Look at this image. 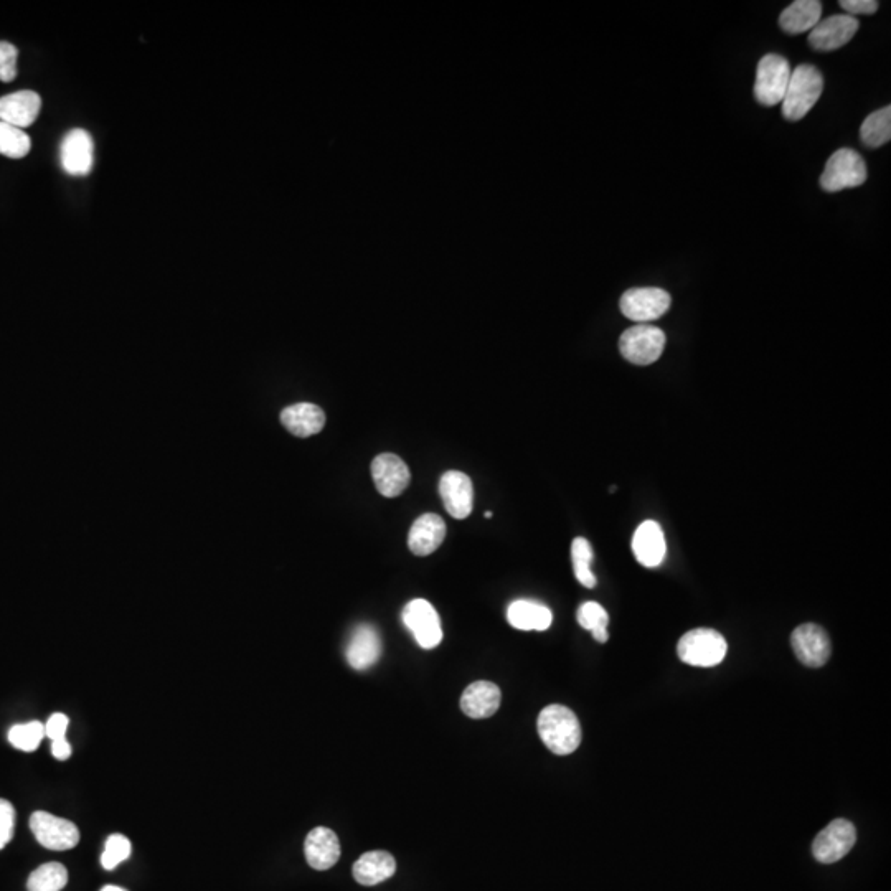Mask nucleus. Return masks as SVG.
<instances>
[{
    "label": "nucleus",
    "instance_id": "nucleus-34",
    "mask_svg": "<svg viewBox=\"0 0 891 891\" xmlns=\"http://www.w3.org/2000/svg\"><path fill=\"white\" fill-rule=\"evenodd\" d=\"M15 809L9 801L0 799V850L14 837Z\"/></svg>",
    "mask_w": 891,
    "mask_h": 891
},
{
    "label": "nucleus",
    "instance_id": "nucleus-24",
    "mask_svg": "<svg viewBox=\"0 0 891 891\" xmlns=\"http://www.w3.org/2000/svg\"><path fill=\"white\" fill-rule=\"evenodd\" d=\"M507 621L519 631H547L552 626L553 614L545 604L517 599L507 609Z\"/></svg>",
    "mask_w": 891,
    "mask_h": 891
},
{
    "label": "nucleus",
    "instance_id": "nucleus-2",
    "mask_svg": "<svg viewBox=\"0 0 891 891\" xmlns=\"http://www.w3.org/2000/svg\"><path fill=\"white\" fill-rule=\"evenodd\" d=\"M824 78L816 66L799 65L791 73L788 90L783 99L784 118L799 121L804 118L821 98Z\"/></svg>",
    "mask_w": 891,
    "mask_h": 891
},
{
    "label": "nucleus",
    "instance_id": "nucleus-38",
    "mask_svg": "<svg viewBox=\"0 0 891 891\" xmlns=\"http://www.w3.org/2000/svg\"><path fill=\"white\" fill-rule=\"evenodd\" d=\"M101 891H128L124 890V888L116 887V885H106V887L101 888Z\"/></svg>",
    "mask_w": 891,
    "mask_h": 891
},
{
    "label": "nucleus",
    "instance_id": "nucleus-6",
    "mask_svg": "<svg viewBox=\"0 0 891 891\" xmlns=\"http://www.w3.org/2000/svg\"><path fill=\"white\" fill-rule=\"evenodd\" d=\"M791 65L788 60L774 53L764 55L758 63L755 96L764 106L783 103L784 95L791 80Z\"/></svg>",
    "mask_w": 891,
    "mask_h": 891
},
{
    "label": "nucleus",
    "instance_id": "nucleus-23",
    "mask_svg": "<svg viewBox=\"0 0 891 891\" xmlns=\"http://www.w3.org/2000/svg\"><path fill=\"white\" fill-rule=\"evenodd\" d=\"M396 872V862L392 854L385 850H373L367 852L354 863L352 873L354 878L363 887H375L387 882Z\"/></svg>",
    "mask_w": 891,
    "mask_h": 891
},
{
    "label": "nucleus",
    "instance_id": "nucleus-16",
    "mask_svg": "<svg viewBox=\"0 0 891 891\" xmlns=\"http://www.w3.org/2000/svg\"><path fill=\"white\" fill-rule=\"evenodd\" d=\"M632 553L646 568H656L664 561L667 553L664 530L654 520H646L637 527L632 537Z\"/></svg>",
    "mask_w": 891,
    "mask_h": 891
},
{
    "label": "nucleus",
    "instance_id": "nucleus-19",
    "mask_svg": "<svg viewBox=\"0 0 891 891\" xmlns=\"http://www.w3.org/2000/svg\"><path fill=\"white\" fill-rule=\"evenodd\" d=\"M306 860L314 870L324 872L334 867L340 858L339 837L334 830L327 827H316L307 834L304 842Z\"/></svg>",
    "mask_w": 891,
    "mask_h": 891
},
{
    "label": "nucleus",
    "instance_id": "nucleus-12",
    "mask_svg": "<svg viewBox=\"0 0 891 891\" xmlns=\"http://www.w3.org/2000/svg\"><path fill=\"white\" fill-rule=\"evenodd\" d=\"M60 161L68 175L85 177L90 174L95 164V144L90 132L85 129L68 132L60 147Z\"/></svg>",
    "mask_w": 891,
    "mask_h": 891
},
{
    "label": "nucleus",
    "instance_id": "nucleus-28",
    "mask_svg": "<svg viewBox=\"0 0 891 891\" xmlns=\"http://www.w3.org/2000/svg\"><path fill=\"white\" fill-rule=\"evenodd\" d=\"M576 619H578V624H580L583 629H586V631H590L591 634H593L594 639H596L599 644L608 642L609 614L601 604L594 603V601H588V603L581 604L578 613H576Z\"/></svg>",
    "mask_w": 891,
    "mask_h": 891
},
{
    "label": "nucleus",
    "instance_id": "nucleus-10",
    "mask_svg": "<svg viewBox=\"0 0 891 891\" xmlns=\"http://www.w3.org/2000/svg\"><path fill=\"white\" fill-rule=\"evenodd\" d=\"M403 623L423 649H434L443 641L441 619L426 599H413L403 609Z\"/></svg>",
    "mask_w": 891,
    "mask_h": 891
},
{
    "label": "nucleus",
    "instance_id": "nucleus-3",
    "mask_svg": "<svg viewBox=\"0 0 891 891\" xmlns=\"http://www.w3.org/2000/svg\"><path fill=\"white\" fill-rule=\"evenodd\" d=\"M728 652L725 637L715 629H693L682 636L677 646L680 660L693 667H715L722 664Z\"/></svg>",
    "mask_w": 891,
    "mask_h": 891
},
{
    "label": "nucleus",
    "instance_id": "nucleus-13",
    "mask_svg": "<svg viewBox=\"0 0 891 891\" xmlns=\"http://www.w3.org/2000/svg\"><path fill=\"white\" fill-rule=\"evenodd\" d=\"M858 20L850 15H832L809 33V45L817 52H832L845 47L858 32Z\"/></svg>",
    "mask_w": 891,
    "mask_h": 891
},
{
    "label": "nucleus",
    "instance_id": "nucleus-33",
    "mask_svg": "<svg viewBox=\"0 0 891 891\" xmlns=\"http://www.w3.org/2000/svg\"><path fill=\"white\" fill-rule=\"evenodd\" d=\"M19 50L12 43L0 42V81L10 83L17 76Z\"/></svg>",
    "mask_w": 891,
    "mask_h": 891
},
{
    "label": "nucleus",
    "instance_id": "nucleus-11",
    "mask_svg": "<svg viewBox=\"0 0 891 891\" xmlns=\"http://www.w3.org/2000/svg\"><path fill=\"white\" fill-rule=\"evenodd\" d=\"M791 646L797 659L811 669H819L827 664L832 654L829 634L824 627L812 623L801 624L794 629Z\"/></svg>",
    "mask_w": 891,
    "mask_h": 891
},
{
    "label": "nucleus",
    "instance_id": "nucleus-9",
    "mask_svg": "<svg viewBox=\"0 0 891 891\" xmlns=\"http://www.w3.org/2000/svg\"><path fill=\"white\" fill-rule=\"evenodd\" d=\"M857 842V830L855 825L845 819H835L824 830H821L812 844V854L817 862H839L850 850L854 849Z\"/></svg>",
    "mask_w": 891,
    "mask_h": 891
},
{
    "label": "nucleus",
    "instance_id": "nucleus-4",
    "mask_svg": "<svg viewBox=\"0 0 891 891\" xmlns=\"http://www.w3.org/2000/svg\"><path fill=\"white\" fill-rule=\"evenodd\" d=\"M867 180V164L863 157L852 149H839L829 157L821 175V187L825 192H840L855 189Z\"/></svg>",
    "mask_w": 891,
    "mask_h": 891
},
{
    "label": "nucleus",
    "instance_id": "nucleus-18",
    "mask_svg": "<svg viewBox=\"0 0 891 891\" xmlns=\"http://www.w3.org/2000/svg\"><path fill=\"white\" fill-rule=\"evenodd\" d=\"M345 656L350 667H354L355 670H367L377 664V660L382 656V641L377 629L372 624H360L355 627Z\"/></svg>",
    "mask_w": 891,
    "mask_h": 891
},
{
    "label": "nucleus",
    "instance_id": "nucleus-7",
    "mask_svg": "<svg viewBox=\"0 0 891 891\" xmlns=\"http://www.w3.org/2000/svg\"><path fill=\"white\" fill-rule=\"evenodd\" d=\"M670 294L660 288L629 289L621 296L619 307L627 319L637 324L657 321L669 311Z\"/></svg>",
    "mask_w": 891,
    "mask_h": 891
},
{
    "label": "nucleus",
    "instance_id": "nucleus-25",
    "mask_svg": "<svg viewBox=\"0 0 891 891\" xmlns=\"http://www.w3.org/2000/svg\"><path fill=\"white\" fill-rule=\"evenodd\" d=\"M822 17V2L819 0H796L779 15V27L789 35L811 32Z\"/></svg>",
    "mask_w": 891,
    "mask_h": 891
},
{
    "label": "nucleus",
    "instance_id": "nucleus-32",
    "mask_svg": "<svg viewBox=\"0 0 891 891\" xmlns=\"http://www.w3.org/2000/svg\"><path fill=\"white\" fill-rule=\"evenodd\" d=\"M131 855V842L128 837L123 834L109 835L106 844H104L103 855H101V865L104 870H114L121 863L128 860Z\"/></svg>",
    "mask_w": 891,
    "mask_h": 891
},
{
    "label": "nucleus",
    "instance_id": "nucleus-27",
    "mask_svg": "<svg viewBox=\"0 0 891 891\" xmlns=\"http://www.w3.org/2000/svg\"><path fill=\"white\" fill-rule=\"evenodd\" d=\"M68 883V870L58 862L45 863L30 873L29 891H62Z\"/></svg>",
    "mask_w": 891,
    "mask_h": 891
},
{
    "label": "nucleus",
    "instance_id": "nucleus-15",
    "mask_svg": "<svg viewBox=\"0 0 891 891\" xmlns=\"http://www.w3.org/2000/svg\"><path fill=\"white\" fill-rule=\"evenodd\" d=\"M372 477L377 491L388 499L398 497L410 486V469L396 454H380L373 459Z\"/></svg>",
    "mask_w": 891,
    "mask_h": 891
},
{
    "label": "nucleus",
    "instance_id": "nucleus-29",
    "mask_svg": "<svg viewBox=\"0 0 891 891\" xmlns=\"http://www.w3.org/2000/svg\"><path fill=\"white\" fill-rule=\"evenodd\" d=\"M571 561H573L576 580L580 581L585 588H594L598 581L591 571L593 548L586 538L578 537L571 543Z\"/></svg>",
    "mask_w": 891,
    "mask_h": 891
},
{
    "label": "nucleus",
    "instance_id": "nucleus-37",
    "mask_svg": "<svg viewBox=\"0 0 891 891\" xmlns=\"http://www.w3.org/2000/svg\"><path fill=\"white\" fill-rule=\"evenodd\" d=\"M71 753V745L66 741V738H60V740L52 741V755L55 758L60 759V761H66V759L70 758Z\"/></svg>",
    "mask_w": 891,
    "mask_h": 891
},
{
    "label": "nucleus",
    "instance_id": "nucleus-30",
    "mask_svg": "<svg viewBox=\"0 0 891 891\" xmlns=\"http://www.w3.org/2000/svg\"><path fill=\"white\" fill-rule=\"evenodd\" d=\"M30 147L32 142L24 129L14 128L0 121V156L22 159L29 154Z\"/></svg>",
    "mask_w": 891,
    "mask_h": 891
},
{
    "label": "nucleus",
    "instance_id": "nucleus-22",
    "mask_svg": "<svg viewBox=\"0 0 891 891\" xmlns=\"http://www.w3.org/2000/svg\"><path fill=\"white\" fill-rule=\"evenodd\" d=\"M281 423L289 433L297 438H309L321 433L326 425V415L317 405L312 403H297V405L284 408L281 413Z\"/></svg>",
    "mask_w": 891,
    "mask_h": 891
},
{
    "label": "nucleus",
    "instance_id": "nucleus-26",
    "mask_svg": "<svg viewBox=\"0 0 891 891\" xmlns=\"http://www.w3.org/2000/svg\"><path fill=\"white\" fill-rule=\"evenodd\" d=\"M860 137L867 147L877 149L891 139V106L878 109L863 121Z\"/></svg>",
    "mask_w": 891,
    "mask_h": 891
},
{
    "label": "nucleus",
    "instance_id": "nucleus-35",
    "mask_svg": "<svg viewBox=\"0 0 891 891\" xmlns=\"http://www.w3.org/2000/svg\"><path fill=\"white\" fill-rule=\"evenodd\" d=\"M839 5L850 17H855V15H872L880 7L877 0H840Z\"/></svg>",
    "mask_w": 891,
    "mask_h": 891
},
{
    "label": "nucleus",
    "instance_id": "nucleus-14",
    "mask_svg": "<svg viewBox=\"0 0 891 891\" xmlns=\"http://www.w3.org/2000/svg\"><path fill=\"white\" fill-rule=\"evenodd\" d=\"M439 495L444 507L454 519H467L474 507V487L471 477L461 471L444 472L439 481Z\"/></svg>",
    "mask_w": 891,
    "mask_h": 891
},
{
    "label": "nucleus",
    "instance_id": "nucleus-36",
    "mask_svg": "<svg viewBox=\"0 0 891 891\" xmlns=\"http://www.w3.org/2000/svg\"><path fill=\"white\" fill-rule=\"evenodd\" d=\"M43 725H45V736L47 738H50L52 741L60 740V738H65L70 720L63 713H53L52 717L48 718V722L43 723Z\"/></svg>",
    "mask_w": 891,
    "mask_h": 891
},
{
    "label": "nucleus",
    "instance_id": "nucleus-5",
    "mask_svg": "<svg viewBox=\"0 0 891 891\" xmlns=\"http://www.w3.org/2000/svg\"><path fill=\"white\" fill-rule=\"evenodd\" d=\"M664 330L649 324H637L627 329L619 339V352L634 365H651L664 352Z\"/></svg>",
    "mask_w": 891,
    "mask_h": 891
},
{
    "label": "nucleus",
    "instance_id": "nucleus-21",
    "mask_svg": "<svg viewBox=\"0 0 891 891\" xmlns=\"http://www.w3.org/2000/svg\"><path fill=\"white\" fill-rule=\"evenodd\" d=\"M500 702H502V692H500L499 685L481 680V682H474L464 690L461 697V708L467 717L482 720V718L492 717L499 710Z\"/></svg>",
    "mask_w": 891,
    "mask_h": 891
},
{
    "label": "nucleus",
    "instance_id": "nucleus-8",
    "mask_svg": "<svg viewBox=\"0 0 891 891\" xmlns=\"http://www.w3.org/2000/svg\"><path fill=\"white\" fill-rule=\"evenodd\" d=\"M32 829L38 844L48 850H70L80 842V830L71 821L53 816L48 812H33L30 817Z\"/></svg>",
    "mask_w": 891,
    "mask_h": 891
},
{
    "label": "nucleus",
    "instance_id": "nucleus-17",
    "mask_svg": "<svg viewBox=\"0 0 891 891\" xmlns=\"http://www.w3.org/2000/svg\"><path fill=\"white\" fill-rule=\"evenodd\" d=\"M42 99L35 91H17L0 98V121L14 128L24 129L37 121Z\"/></svg>",
    "mask_w": 891,
    "mask_h": 891
},
{
    "label": "nucleus",
    "instance_id": "nucleus-20",
    "mask_svg": "<svg viewBox=\"0 0 891 891\" xmlns=\"http://www.w3.org/2000/svg\"><path fill=\"white\" fill-rule=\"evenodd\" d=\"M446 532H448L446 524L439 515H421L420 519H416L415 524L411 525L408 547L418 557H426L441 547V543L446 538Z\"/></svg>",
    "mask_w": 891,
    "mask_h": 891
},
{
    "label": "nucleus",
    "instance_id": "nucleus-31",
    "mask_svg": "<svg viewBox=\"0 0 891 891\" xmlns=\"http://www.w3.org/2000/svg\"><path fill=\"white\" fill-rule=\"evenodd\" d=\"M43 738H45V725L40 722L14 725L9 730L10 745L25 753L37 750Z\"/></svg>",
    "mask_w": 891,
    "mask_h": 891
},
{
    "label": "nucleus",
    "instance_id": "nucleus-1",
    "mask_svg": "<svg viewBox=\"0 0 891 891\" xmlns=\"http://www.w3.org/2000/svg\"><path fill=\"white\" fill-rule=\"evenodd\" d=\"M538 735L548 750L558 756L571 755L581 745V725L575 713L563 705H548L537 720Z\"/></svg>",
    "mask_w": 891,
    "mask_h": 891
}]
</instances>
